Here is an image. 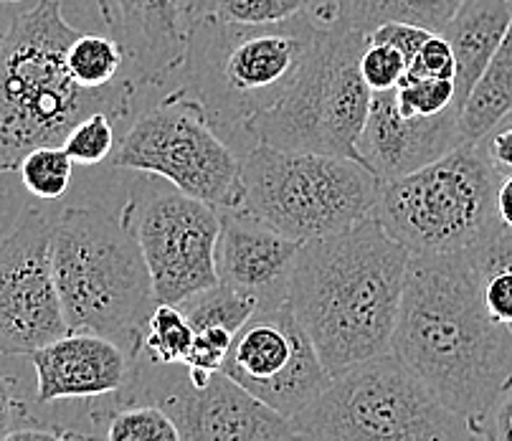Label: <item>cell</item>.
I'll list each match as a JSON object with an SVG mask.
<instances>
[{
	"instance_id": "ba28073f",
	"label": "cell",
	"mask_w": 512,
	"mask_h": 441,
	"mask_svg": "<svg viewBox=\"0 0 512 441\" xmlns=\"http://www.w3.org/2000/svg\"><path fill=\"white\" fill-rule=\"evenodd\" d=\"M500 173L482 142H464L434 163L383 183L373 218L409 254L467 251L500 226Z\"/></svg>"
},
{
	"instance_id": "ab89813d",
	"label": "cell",
	"mask_w": 512,
	"mask_h": 441,
	"mask_svg": "<svg viewBox=\"0 0 512 441\" xmlns=\"http://www.w3.org/2000/svg\"><path fill=\"white\" fill-rule=\"evenodd\" d=\"M218 3H221V0H186V8H183V13H186L188 28H191V23H196L198 18L211 16V13L216 11Z\"/></svg>"
},
{
	"instance_id": "3957f363",
	"label": "cell",
	"mask_w": 512,
	"mask_h": 441,
	"mask_svg": "<svg viewBox=\"0 0 512 441\" xmlns=\"http://www.w3.org/2000/svg\"><path fill=\"white\" fill-rule=\"evenodd\" d=\"M77 31L59 0H39L13 18L0 41V173L18 170L31 150L61 145L69 130L92 112L125 120L137 82L127 74L102 89L79 87L66 66Z\"/></svg>"
},
{
	"instance_id": "9a60e30c",
	"label": "cell",
	"mask_w": 512,
	"mask_h": 441,
	"mask_svg": "<svg viewBox=\"0 0 512 441\" xmlns=\"http://www.w3.org/2000/svg\"><path fill=\"white\" fill-rule=\"evenodd\" d=\"M221 213L216 239L218 282L249 297L256 310H272L287 302L300 241L287 239L272 226L241 208Z\"/></svg>"
},
{
	"instance_id": "60d3db41",
	"label": "cell",
	"mask_w": 512,
	"mask_h": 441,
	"mask_svg": "<svg viewBox=\"0 0 512 441\" xmlns=\"http://www.w3.org/2000/svg\"><path fill=\"white\" fill-rule=\"evenodd\" d=\"M502 125H512V112L505 117V120H502Z\"/></svg>"
},
{
	"instance_id": "d6a6232c",
	"label": "cell",
	"mask_w": 512,
	"mask_h": 441,
	"mask_svg": "<svg viewBox=\"0 0 512 441\" xmlns=\"http://www.w3.org/2000/svg\"><path fill=\"white\" fill-rule=\"evenodd\" d=\"M406 74L416 79H452L454 82L457 59H454L452 46H449L442 33H431L426 44L419 49V54L411 59Z\"/></svg>"
},
{
	"instance_id": "5bb4252c",
	"label": "cell",
	"mask_w": 512,
	"mask_h": 441,
	"mask_svg": "<svg viewBox=\"0 0 512 441\" xmlns=\"http://www.w3.org/2000/svg\"><path fill=\"white\" fill-rule=\"evenodd\" d=\"M160 406L183 441H297L292 421L221 371L206 383L180 378Z\"/></svg>"
},
{
	"instance_id": "836d02e7",
	"label": "cell",
	"mask_w": 512,
	"mask_h": 441,
	"mask_svg": "<svg viewBox=\"0 0 512 441\" xmlns=\"http://www.w3.org/2000/svg\"><path fill=\"white\" fill-rule=\"evenodd\" d=\"M431 36V31L426 28L414 26V23H404V21H391V23H383V26L373 28L368 33V41L373 44H386L391 49H396L398 54L404 56L406 64H411L416 54H419L421 46L426 44V39Z\"/></svg>"
},
{
	"instance_id": "d590c367",
	"label": "cell",
	"mask_w": 512,
	"mask_h": 441,
	"mask_svg": "<svg viewBox=\"0 0 512 441\" xmlns=\"http://www.w3.org/2000/svg\"><path fill=\"white\" fill-rule=\"evenodd\" d=\"M482 147H485L487 158L495 165V170L502 175L512 173V125H500L480 140Z\"/></svg>"
},
{
	"instance_id": "d6986e66",
	"label": "cell",
	"mask_w": 512,
	"mask_h": 441,
	"mask_svg": "<svg viewBox=\"0 0 512 441\" xmlns=\"http://www.w3.org/2000/svg\"><path fill=\"white\" fill-rule=\"evenodd\" d=\"M180 310L193 327V345L188 350L183 368L191 383H206L216 371H221L231 343L244 322L256 312L249 297L218 282L203 292L180 302Z\"/></svg>"
},
{
	"instance_id": "8992f818",
	"label": "cell",
	"mask_w": 512,
	"mask_h": 441,
	"mask_svg": "<svg viewBox=\"0 0 512 441\" xmlns=\"http://www.w3.org/2000/svg\"><path fill=\"white\" fill-rule=\"evenodd\" d=\"M241 211L300 244L373 216L381 180L360 160L259 145L241 160Z\"/></svg>"
},
{
	"instance_id": "9c48e42d",
	"label": "cell",
	"mask_w": 512,
	"mask_h": 441,
	"mask_svg": "<svg viewBox=\"0 0 512 441\" xmlns=\"http://www.w3.org/2000/svg\"><path fill=\"white\" fill-rule=\"evenodd\" d=\"M368 33L322 26L312 54L279 102L241 130L259 145L358 160V140L373 92L360 77Z\"/></svg>"
},
{
	"instance_id": "484cf974",
	"label": "cell",
	"mask_w": 512,
	"mask_h": 441,
	"mask_svg": "<svg viewBox=\"0 0 512 441\" xmlns=\"http://www.w3.org/2000/svg\"><path fill=\"white\" fill-rule=\"evenodd\" d=\"M107 441H183L160 403L122 406L107 419Z\"/></svg>"
},
{
	"instance_id": "cb8c5ba5",
	"label": "cell",
	"mask_w": 512,
	"mask_h": 441,
	"mask_svg": "<svg viewBox=\"0 0 512 441\" xmlns=\"http://www.w3.org/2000/svg\"><path fill=\"white\" fill-rule=\"evenodd\" d=\"M127 64L125 51L112 36H92L77 33L66 49V66L71 79L84 89H102L115 84L122 77V66Z\"/></svg>"
},
{
	"instance_id": "5b68a950",
	"label": "cell",
	"mask_w": 512,
	"mask_h": 441,
	"mask_svg": "<svg viewBox=\"0 0 512 441\" xmlns=\"http://www.w3.org/2000/svg\"><path fill=\"white\" fill-rule=\"evenodd\" d=\"M320 31L307 11L272 26L198 18L188 28L178 89L198 99L216 127H244L292 87Z\"/></svg>"
},
{
	"instance_id": "d4e9b609",
	"label": "cell",
	"mask_w": 512,
	"mask_h": 441,
	"mask_svg": "<svg viewBox=\"0 0 512 441\" xmlns=\"http://www.w3.org/2000/svg\"><path fill=\"white\" fill-rule=\"evenodd\" d=\"M191 345L193 327L183 310L158 302L142 335V353L153 365H183Z\"/></svg>"
},
{
	"instance_id": "44dd1931",
	"label": "cell",
	"mask_w": 512,
	"mask_h": 441,
	"mask_svg": "<svg viewBox=\"0 0 512 441\" xmlns=\"http://www.w3.org/2000/svg\"><path fill=\"white\" fill-rule=\"evenodd\" d=\"M512 112V26L459 109V135L480 142Z\"/></svg>"
},
{
	"instance_id": "ac0fdd59",
	"label": "cell",
	"mask_w": 512,
	"mask_h": 441,
	"mask_svg": "<svg viewBox=\"0 0 512 441\" xmlns=\"http://www.w3.org/2000/svg\"><path fill=\"white\" fill-rule=\"evenodd\" d=\"M112 39L122 46L137 87H158L180 71L188 21L178 0H94Z\"/></svg>"
},
{
	"instance_id": "8d00e7d4",
	"label": "cell",
	"mask_w": 512,
	"mask_h": 441,
	"mask_svg": "<svg viewBox=\"0 0 512 441\" xmlns=\"http://www.w3.org/2000/svg\"><path fill=\"white\" fill-rule=\"evenodd\" d=\"M3 441H94L89 434H82V431H74V429H44V426H36V424H28L21 426V429L11 431Z\"/></svg>"
},
{
	"instance_id": "7402d4cb",
	"label": "cell",
	"mask_w": 512,
	"mask_h": 441,
	"mask_svg": "<svg viewBox=\"0 0 512 441\" xmlns=\"http://www.w3.org/2000/svg\"><path fill=\"white\" fill-rule=\"evenodd\" d=\"M462 0H335L333 28L371 33L391 21L414 23L431 33H442Z\"/></svg>"
},
{
	"instance_id": "603a6c76",
	"label": "cell",
	"mask_w": 512,
	"mask_h": 441,
	"mask_svg": "<svg viewBox=\"0 0 512 441\" xmlns=\"http://www.w3.org/2000/svg\"><path fill=\"white\" fill-rule=\"evenodd\" d=\"M464 254L472 264L490 317L512 333V229L500 224Z\"/></svg>"
},
{
	"instance_id": "52a82bcc",
	"label": "cell",
	"mask_w": 512,
	"mask_h": 441,
	"mask_svg": "<svg viewBox=\"0 0 512 441\" xmlns=\"http://www.w3.org/2000/svg\"><path fill=\"white\" fill-rule=\"evenodd\" d=\"M289 421L297 441H474L469 421L436 401L393 353L333 376Z\"/></svg>"
},
{
	"instance_id": "ee69618b",
	"label": "cell",
	"mask_w": 512,
	"mask_h": 441,
	"mask_svg": "<svg viewBox=\"0 0 512 441\" xmlns=\"http://www.w3.org/2000/svg\"><path fill=\"white\" fill-rule=\"evenodd\" d=\"M3 36H6V31H0V41H3Z\"/></svg>"
},
{
	"instance_id": "4316f807",
	"label": "cell",
	"mask_w": 512,
	"mask_h": 441,
	"mask_svg": "<svg viewBox=\"0 0 512 441\" xmlns=\"http://www.w3.org/2000/svg\"><path fill=\"white\" fill-rule=\"evenodd\" d=\"M23 186L41 201H54L69 191L74 163L61 145L36 147L18 165Z\"/></svg>"
},
{
	"instance_id": "4dcf8cb0",
	"label": "cell",
	"mask_w": 512,
	"mask_h": 441,
	"mask_svg": "<svg viewBox=\"0 0 512 441\" xmlns=\"http://www.w3.org/2000/svg\"><path fill=\"white\" fill-rule=\"evenodd\" d=\"M406 59L398 54L396 49L386 44H373L368 41L360 54V77L368 84L371 92H388V89H396L398 82L404 79Z\"/></svg>"
},
{
	"instance_id": "7c38bea8",
	"label": "cell",
	"mask_w": 512,
	"mask_h": 441,
	"mask_svg": "<svg viewBox=\"0 0 512 441\" xmlns=\"http://www.w3.org/2000/svg\"><path fill=\"white\" fill-rule=\"evenodd\" d=\"M221 373L284 419L300 414L333 381L287 302L256 310L244 322Z\"/></svg>"
},
{
	"instance_id": "30bf717a",
	"label": "cell",
	"mask_w": 512,
	"mask_h": 441,
	"mask_svg": "<svg viewBox=\"0 0 512 441\" xmlns=\"http://www.w3.org/2000/svg\"><path fill=\"white\" fill-rule=\"evenodd\" d=\"M109 163L165 178L180 193L218 211L241 206V160L218 137L203 104L183 89H173L142 112Z\"/></svg>"
},
{
	"instance_id": "ffe728a7",
	"label": "cell",
	"mask_w": 512,
	"mask_h": 441,
	"mask_svg": "<svg viewBox=\"0 0 512 441\" xmlns=\"http://www.w3.org/2000/svg\"><path fill=\"white\" fill-rule=\"evenodd\" d=\"M512 26L510 0H462L442 36L449 41L457 59V107L462 109L472 84L480 79L485 66L500 49Z\"/></svg>"
},
{
	"instance_id": "2e32d148",
	"label": "cell",
	"mask_w": 512,
	"mask_h": 441,
	"mask_svg": "<svg viewBox=\"0 0 512 441\" xmlns=\"http://www.w3.org/2000/svg\"><path fill=\"white\" fill-rule=\"evenodd\" d=\"M457 120L459 109L436 117H406L398 112L393 89L373 92L358 140V160L381 183L414 173L464 145Z\"/></svg>"
},
{
	"instance_id": "83f0119b",
	"label": "cell",
	"mask_w": 512,
	"mask_h": 441,
	"mask_svg": "<svg viewBox=\"0 0 512 441\" xmlns=\"http://www.w3.org/2000/svg\"><path fill=\"white\" fill-rule=\"evenodd\" d=\"M61 147L74 165L92 168L104 163L115 150V120L107 112H92L71 127Z\"/></svg>"
},
{
	"instance_id": "277c9868",
	"label": "cell",
	"mask_w": 512,
	"mask_h": 441,
	"mask_svg": "<svg viewBox=\"0 0 512 441\" xmlns=\"http://www.w3.org/2000/svg\"><path fill=\"white\" fill-rule=\"evenodd\" d=\"M51 262L69 330H89L142 355L155 310L153 277L125 213L71 206L51 218Z\"/></svg>"
},
{
	"instance_id": "e575fe53",
	"label": "cell",
	"mask_w": 512,
	"mask_h": 441,
	"mask_svg": "<svg viewBox=\"0 0 512 441\" xmlns=\"http://www.w3.org/2000/svg\"><path fill=\"white\" fill-rule=\"evenodd\" d=\"M28 424H36V419L28 414V406L23 403V398L18 396L13 378L0 373V441L6 439L11 431Z\"/></svg>"
},
{
	"instance_id": "6da1fadb",
	"label": "cell",
	"mask_w": 512,
	"mask_h": 441,
	"mask_svg": "<svg viewBox=\"0 0 512 441\" xmlns=\"http://www.w3.org/2000/svg\"><path fill=\"white\" fill-rule=\"evenodd\" d=\"M391 353L454 414H480L512 376V333L495 322L464 251L411 254Z\"/></svg>"
},
{
	"instance_id": "e0dca14e",
	"label": "cell",
	"mask_w": 512,
	"mask_h": 441,
	"mask_svg": "<svg viewBox=\"0 0 512 441\" xmlns=\"http://www.w3.org/2000/svg\"><path fill=\"white\" fill-rule=\"evenodd\" d=\"M28 358L36 371L39 403L112 396L127 391L137 376L135 358L89 330H69Z\"/></svg>"
},
{
	"instance_id": "f1b7e54d",
	"label": "cell",
	"mask_w": 512,
	"mask_h": 441,
	"mask_svg": "<svg viewBox=\"0 0 512 441\" xmlns=\"http://www.w3.org/2000/svg\"><path fill=\"white\" fill-rule=\"evenodd\" d=\"M393 99L398 112L406 117H436L447 109H459L452 79H416L404 74L393 89Z\"/></svg>"
},
{
	"instance_id": "74e56055",
	"label": "cell",
	"mask_w": 512,
	"mask_h": 441,
	"mask_svg": "<svg viewBox=\"0 0 512 441\" xmlns=\"http://www.w3.org/2000/svg\"><path fill=\"white\" fill-rule=\"evenodd\" d=\"M497 218H500V224L505 229H512V173L502 175L500 186H497Z\"/></svg>"
},
{
	"instance_id": "1f68e13d",
	"label": "cell",
	"mask_w": 512,
	"mask_h": 441,
	"mask_svg": "<svg viewBox=\"0 0 512 441\" xmlns=\"http://www.w3.org/2000/svg\"><path fill=\"white\" fill-rule=\"evenodd\" d=\"M467 421L474 436H480L482 441H512V376L485 409Z\"/></svg>"
},
{
	"instance_id": "7a4b0ae2",
	"label": "cell",
	"mask_w": 512,
	"mask_h": 441,
	"mask_svg": "<svg viewBox=\"0 0 512 441\" xmlns=\"http://www.w3.org/2000/svg\"><path fill=\"white\" fill-rule=\"evenodd\" d=\"M409 256L373 216L300 246L287 305L330 376L391 353Z\"/></svg>"
},
{
	"instance_id": "4fadbf2b",
	"label": "cell",
	"mask_w": 512,
	"mask_h": 441,
	"mask_svg": "<svg viewBox=\"0 0 512 441\" xmlns=\"http://www.w3.org/2000/svg\"><path fill=\"white\" fill-rule=\"evenodd\" d=\"M66 333L51 262V218L26 208L0 239V355H31Z\"/></svg>"
},
{
	"instance_id": "f6af8a7d",
	"label": "cell",
	"mask_w": 512,
	"mask_h": 441,
	"mask_svg": "<svg viewBox=\"0 0 512 441\" xmlns=\"http://www.w3.org/2000/svg\"><path fill=\"white\" fill-rule=\"evenodd\" d=\"M510 3H512V0H510Z\"/></svg>"
},
{
	"instance_id": "f35d334b",
	"label": "cell",
	"mask_w": 512,
	"mask_h": 441,
	"mask_svg": "<svg viewBox=\"0 0 512 441\" xmlns=\"http://www.w3.org/2000/svg\"><path fill=\"white\" fill-rule=\"evenodd\" d=\"M307 13L315 18L320 26H333L335 23V0H310Z\"/></svg>"
},
{
	"instance_id": "f546056e",
	"label": "cell",
	"mask_w": 512,
	"mask_h": 441,
	"mask_svg": "<svg viewBox=\"0 0 512 441\" xmlns=\"http://www.w3.org/2000/svg\"><path fill=\"white\" fill-rule=\"evenodd\" d=\"M307 3L310 0H221L211 16L239 26H272L305 13Z\"/></svg>"
},
{
	"instance_id": "8fae6325",
	"label": "cell",
	"mask_w": 512,
	"mask_h": 441,
	"mask_svg": "<svg viewBox=\"0 0 512 441\" xmlns=\"http://www.w3.org/2000/svg\"><path fill=\"white\" fill-rule=\"evenodd\" d=\"M135 231L153 277L155 302L180 305L193 294L216 287L218 208L160 188L132 196L122 208Z\"/></svg>"
},
{
	"instance_id": "b9f144b4",
	"label": "cell",
	"mask_w": 512,
	"mask_h": 441,
	"mask_svg": "<svg viewBox=\"0 0 512 441\" xmlns=\"http://www.w3.org/2000/svg\"><path fill=\"white\" fill-rule=\"evenodd\" d=\"M180 3V8H186V0H178ZM183 16H186V13H183Z\"/></svg>"
},
{
	"instance_id": "7bdbcfd3",
	"label": "cell",
	"mask_w": 512,
	"mask_h": 441,
	"mask_svg": "<svg viewBox=\"0 0 512 441\" xmlns=\"http://www.w3.org/2000/svg\"><path fill=\"white\" fill-rule=\"evenodd\" d=\"M6 3H21V0H6Z\"/></svg>"
}]
</instances>
